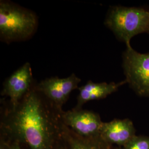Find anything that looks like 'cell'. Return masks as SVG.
I'll use <instances>...</instances> for the list:
<instances>
[{"label":"cell","mask_w":149,"mask_h":149,"mask_svg":"<svg viewBox=\"0 0 149 149\" xmlns=\"http://www.w3.org/2000/svg\"><path fill=\"white\" fill-rule=\"evenodd\" d=\"M36 85L16 104L4 109L1 127L4 133L30 149H56L64 123L61 112L37 90Z\"/></svg>","instance_id":"obj_1"},{"label":"cell","mask_w":149,"mask_h":149,"mask_svg":"<svg viewBox=\"0 0 149 149\" xmlns=\"http://www.w3.org/2000/svg\"><path fill=\"white\" fill-rule=\"evenodd\" d=\"M38 26L33 11L9 1H0V39L6 43L32 37Z\"/></svg>","instance_id":"obj_2"},{"label":"cell","mask_w":149,"mask_h":149,"mask_svg":"<svg viewBox=\"0 0 149 149\" xmlns=\"http://www.w3.org/2000/svg\"><path fill=\"white\" fill-rule=\"evenodd\" d=\"M104 24L119 40L130 45L139 34L149 33V10L141 7L112 6L107 13Z\"/></svg>","instance_id":"obj_3"},{"label":"cell","mask_w":149,"mask_h":149,"mask_svg":"<svg viewBox=\"0 0 149 149\" xmlns=\"http://www.w3.org/2000/svg\"><path fill=\"white\" fill-rule=\"evenodd\" d=\"M125 81L139 96L149 97V53H139L131 45L123 54Z\"/></svg>","instance_id":"obj_4"},{"label":"cell","mask_w":149,"mask_h":149,"mask_svg":"<svg viewBox=\"0 0 149 149\" xmlns=\"http://www.w3.org/2000/svg\"><path fill=\"white\" fill-rule=\"evenodd\" d=\"M63 122L74 133L82 138H99L103 122L95 112L73 108L61 112Z\"/></svg>","instance_id":"obj_5"},{"label":"cell","mask_w":149,"mask_h":149,"mask_svg":"<svg viewBox=\"0 0 149 149\" xmlns=\"http://www.w3.org/2000/svg\"><path fill=\"white\" fill-rule=\"evenodd\" d=\"M81 79L74 74L66 78L52 77L41 81L36 88L41 92L59 111L69 98L71 92L79 88Z\"/></svg>","instance_id":"obj_6"},{"label":"cell","mask_w":149,"mask_h":149,"mask_svg":"<svg viewBox=\"0 0 149 149\" xmlns=\"http://www.w3.org/2000/svg\"><path fill=\"white\" fill-rule=\"evenodd\" d=\"M35 84L31 65L26 63L5 80L1 94L8 97V102L14 105L20 101Z\"/></svg>","instance_id":"obj_7"},{"label":"cell","mask_w":149,"mask_h":149,"mask_svg":"<svg viewBox=\"0 0 149 149\" xmlns=\"http://www.w3.org/2000/svg\"><path fill=\"white\" fill-rule=\"evenodd\" d=\"M135 135L133 123L129 119H116L103 123L100 134L101 139L107 144L123 146Z\"/></svg>","instance_id":"obj_8"},{"label":"cell","mask_w":149,"mask_h":149,"mask_svg":"<svg viewBox=\"0 0 149 149\" xmlns=\"http://www.w3.org/2000/svg\"><path fill=\"white\" fill-rule=\"evenodd\" d=\"M125 84H127L125 80L118 83L114 82L94 83L92 81H88L86 85L79 87V93L74 108L82 109L83 105L88 102L103 99L116 92L120 86Z\"/></svg>","instance_id":"obj_9"},{"label":"cell","mask_w":149,"mask_h":149,"mask_svg":"<svg viewBox=\"0 0 149 149\" xmlns=\"http://www.w3.org/2000/svg\"><path fill=\"white\" fill-rule=\"evenodd\" d=\"M62 137L66 140L69 149H110L109 145L104 142L100 136L94 139L82 138L74 133L64 124Z\"/></svg>","instance_id":"obj_10"},{"label":"cell","mask_w":149,"mask_h":149,"mask_svg":"<svg viewBox=\"0 0 149 149\" xmlns=\"http://www.w3.org/2000/svg\"><path fill=\"white\" fill-rule=\"evenodd\" d=\"M123 148V149H149V137L135 135Z\"/></svg>","instance_id":"obj_11"},{"label":"cell","mask_w":149,"mask_h":149,"mask_svg":"<svg viewBox=\"0 0 149 149\" xmlns=\"http://www.w3.org/2000/svg\"><path fill=\"white\" fill-rule=\"evenodd\" d=\"M0 149H21L19 143L17 141L12 140L5 141L3 140H1Z\"/></svg>","instance_id":"obj_12"}]
</instances>
